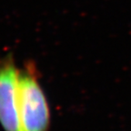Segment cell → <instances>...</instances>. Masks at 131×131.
<instances>
[{
  "mask_svg": "<svg viewBox=\"0 0 131 131\" xmlns=\"http://www.w3.org/2000/svg\"><path fill=\"white\" fill-rule=\"evenodd\" d=\"M18 106L24 131H48L50 111L36 66L27 62L19 70Z\"/></svg>",
  "mask_w": 131,
  "mask_h": 131,
  "instance_id": "6da1fadb",
  "label": "cell"
},
{
  "mask_svg": "<svg viewBox=\"0 0 131 131\" xmlns=\"http://www.w3.org/2000/svg\"><path fill=\"white\" fill-rule=\"evenodd\" d=\"M18 75L12 57L0 58V125L4 131H24L18 106Z\"/></svg>",
  "mask_w": 131,
  "mask_h": 131,
  "instance_id": "7a4b0ae2",
  "label": "cell"
}]
</instances>
